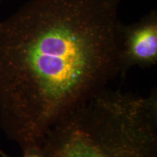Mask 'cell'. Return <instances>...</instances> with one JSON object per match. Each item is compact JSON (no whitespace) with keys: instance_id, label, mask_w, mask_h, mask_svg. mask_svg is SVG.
Listing matches in <instances>:
<instances>
[{"instance_id":"obj_1","label":"cell","mask_w":157,"mask_h":157,"mask_svg":"<svg viewBox=\"0 0 157 157\" xmlns=\"http://www.w3.org/2000/svg\"><path fill=\"white\" fill-rule=\"evenodd\" d=\"M121 0H29L0 21V124L22 151L121 74Z\"/></svg>"},{"instance_id":"obj_2","label":"cell","mask_w":157,"mask_h":157,"mask_svg":"<svg viewBox=\"0 0 157 157\" xmlns=\"http://www.w3.org/2000/svg\"><path fill=\"white\" fill-rule=\"evenodd\" d=\"M49 157H157V93L106 88L51 128Z\"/></svg>"},{"instance_id":"obj_3","label":"cell","mask_w":157,"mask_h":157,"mask_svg":"<svg viewBox=\"0 0 157 157\" xmlns=\"http://www.w3.org/2000/svg\"><path fill=\"white\" fill-rule=\"evenodd\" d=\"M121 74L133 66L146 68L157 63V12L152 10L140 21L121 29Z\"/></svg>"},{"instance_id":"obj_4","label":"cell","mask_w":157,"mask_h":157,"mask_svg":"<svg viewBox=\"0 0 157 157\" xmlns=\"http://www.w3.org/2000/svg\"><path fill=\"white\" fill-rule=\"evenodd\" d=\"M5 157H9L6 155ZM22 157H49L45 151L44 147L42 146H33L23 151Z\"/></svg>"},{"instance_id":"obj_5","label":"cell","mask_w":157,"mask_h":157,"mask_svg":"<svg viewBox=\"0 0 157 157\" xmlns=\"http://www.w3.org/2000/svg\"><path fill=\"white\" fill-rule=\"evenodd\" d=\"M5 154L2 151L0 150V156H3L4 155H5Z\"/></svg>"}]
</instances>
